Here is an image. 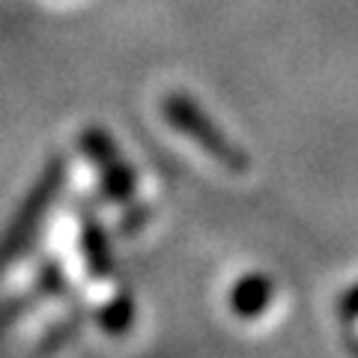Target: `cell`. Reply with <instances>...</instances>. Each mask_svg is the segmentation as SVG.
<instances>
[{
  "instance_id": "6da1fadb",
  "label": "cell",
  "mask_w": 358,
  "mask_h": 358,
  "mask_svg": "<svg viewBox=\"0 0 358 358\" xmlns=\"http://www.w3.org/2000/svg\"><path fill=\"white\" fill-rule=\"evenodd\" d=\"M346 310H350V313H358V287L352 289L350 296H346Z\"/></svg>"
}]
</instances>
